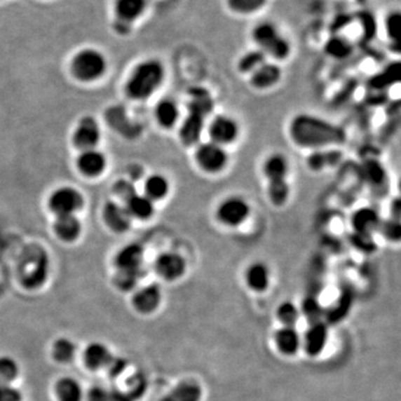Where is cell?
<instances>
[{
    "mask_svg": "<svg viewBox=\"0 0 401 401\" xmlns=\"http://www.w3.org/2000/svg\"><path fill=\"white\" fill-rule=\"evenodd\" d=\"M287 133L293 145L309 151L338 149L347 141V132L336 123L317 115H294L291 118Z\"/></svg>",
    "mask_w": 401,
    "mask_h": 401,
    "instance_id": "6da1fadb",
    "label": "cell"
},
{
    "mask_svg": "<svg viewBox=\"0 0 401 401\" xmlns=\"http://www.w3.org/2000/svg\"><path fill=\"white\" fill-rule=\"evenodd\" d=\"M164 79L165 68L160 60H144L134 68L125 88L132 100H147L160 88Z\"/></svg>",
    "mask_w": 401,
    "mask_h": 401,
    "instance_id": "7a4b0ae2",
    "label": "cell"
},
{
    "mask_svg": "<svg viewBox=\"0 0 401 401\" xmlns=\"http://www.w3.org/2000/svg\"><path fill=\"white\" fill-rule=\"evenodd\" d=\"M252 41L257 48L277 62H283L290 57L292 47L287 37L282 35L279 28L271 22H261L255 25L251 32Z\"/></svg>",
    "mask_w": 401,
    "mask_h": 401,
    "instance_id": "3957f363",
    "label": "cell"
},
{
    "mask_svg": "<svg viewBox=\"0 0 401 401\" xmlns=\"http://www.w3.org/2000/svg\"><path fill=\"white\" fill-rule=\"evenodd\" d=\"M251 215V204L241 196H229L222 198L215 211L217 222L226 229H239L249 220Z\"/></svg>",
    "mask_w": 401,
    "mask_h": 401,
    "instance_id": "277c9868",
    "label": "cell"
},
{
    "mask_svg": "<svg viewBox=\"0 0 401 401\" xmlns=\"http://www.w3.org/2000/svg\"><path fill=\"white\" fill-rule=\"evenodd\" d=\"M196 168L206 175L215 177L223 173L230 163L228 149L212 142H200L193 154Z\"/></svg>",
    "mask_w": 401,
    "mask_h": 401,
    "instance_id": "5b68a950",
    "label": "cell"
},
{
    "mask_svg": "<svg viewBox=\"0 0 401 401\" xmlns=\"http://www.w3.org/2000/svg\"><path fill=\"white\" fill-rule=\"evenodd\" d=\"M106 69V60L102 53L95 49H83L72 62V73L83 81L100 79Z\"/></svg>",
    "mask_w": 401,
    "mask_h": 401,
    "instance_id": "8992f818",
    "label": "cell"
},
{
    "mask_svg": "<svg viewBox=\"0 0 401 401\" xmlns=\"http://www.w3.org/2000/svg\"><path fill=\"white\" fill-rule=\"evenodd\" d=\"M205 130L210 142L225 149L236 144L241 135L239 122L228 114H217L212 117L209 124L206 125Z\"/></svg>",
    "mask_w": 401,
    "mask_h": 401,
    "instance_id": "52a82bcc",
    "label": "cell"
},
{
    "mask_svg": "<svg viewBox=\"0 0 401 401\" xmlns=\"http://www.w3.org/2000/svg\"><path fill=\"white\" fill-rule=\"evenodd\" d=\"M154 269L158 277L164 281H179L187 272L186 259L181 253L166 251L156 258Z\"/></svg>",
    "mask_w": 401,
    "mask_h": 401,
    "instance_id": "ba28073f",
    "label": "cell"
},
{
    "mask_svg": "<svg viewBox=\"0 0 401 401\" xmlns=\"http://www.w3.org/2000/svg\"><path fill=\"white\" fill-rule=\"evenodd\" d=\"M20 283L26 290H39L46 282L48 276V263L46 257L39 255L36 258L25 259L20 266Z\"/></svg>",
    "mask_w": 401,
    "mask_h": 401,
    "instance_id": "9c48e42d",
    "label": "cell"
},
{
    "mask_svg": "<svg viewBox=\"0 0 401 401\" xmlns=\"http://www.w3.org/2000/svg\"><path fill=\"white\" fill-rule=\"evenodd\" d=\"M330 330L325 320L309 323L302 334V350L310 358H318L328 346Z\"/></svg>",
    "mask_w": 401,
    "mask_h": 401,
    "instance_id": "30bf717a",
    "label": "cell"
},
{
    "mask_svg": "<svg viewBox=\"0 0 401 401\" xmlns=\"http://www.w3.org/2000/svg\"><path fill=\"white\" fill-rule=\"evenodd\" d=\"M162 301L163 292L160 285L151 283L134 292L130 299V306L139 315H151L160 309Z\"/></svg>",
    "mask_w": 401,
    "mask_h": 401,
    "instance_id": "8fae6325",
    "label": "cell"
},
{
    "mask_svg": "<svg viewBox=\"0 0 401 401\" xmlns=\"http://www.w3.org/2000/svg\"><path fill=\"white\" fill-rule=\"evenodd\" d=\"M83 196L72 187H62L55 191L48 202L49 209L57 217L74 215L83 208Z\"/></svg>",
    "mask_w": 401,
    "mask_h": 401,
    "instance_id": "7c38bea8",
    "label": "cell"
},
{
    "mask_svg": "<svg viewBox=\"0 0 401 401\" xmlns=\"http://www.w3.org/2000/svg\"><path fill=\"white\" fill-rule=\"evenodd\" d=\"M274 347L280 355L292 358L302 350V334L297 327L280 325L272 336Z\"/></svg>",
    "mask_w": 401,
    "mask_h": 401,
    "instance_id": "4fadbf2b",
    "label": "cell"
},
{
    "mask_svg": "<svg viewBox=\"0 0 401 401\" xmlns=\"http://www.w3.org/2000/svg\"><path fill=\"white\" fill-rule=\"evenodd\" d=\"M114 357L109 346L100 341L90 342L81 353L85 368L92 372H105Z\"/></svg>",
    "mask_w": 401,
    "mask_h": 401,
    "instance_id": "5bb4252c",
    "label": "cell"
},
{
    "mask_svg": "<svg viewBox=\"0 0 401 401\" xmlns=\"http://www.w3.org/2000/svg\"><path fill=\"white\" fill-rule=\"evenodd\" d=\"M143 258V249L137 244H130L125 247L115 257V266L118 270L117 273L139 279Z\"/></svg>",
    "mask_w": 401,
    "mask_h": 401,
    "instance_id": "9a60e30c",
    "label": "cell"
},
{
    "mask_svg": "<svg viewBox=\"0 0 401 401\" xmlns=\"http://www.w3.org/2000/svg\"><path fill=\"white\" fill-rule=\"evenodd\" d=\"M243 280L251 292H266L271 285V269L263 261H253L244 270Z\"/></svg>",
    "mask_w": 401,
    "mask_h": 401,
    "instance_id": "2e32d148",
    "label": "cell"
},
{
    "mask_svg": "<svg viewBox=\"0 0 401 401\" xmlns=\"http://www.w3.org/2000/svg\"><path fill=\"white\" fill-rule=\"evenodd\" d=\"M205 120L204 115L189 109L179 128V140L184 147H196L200 143L202 135L205 132Z\"/></svg>",
    "mask_w": 401,
    "mask_h": 401,
    "instance_id": "e0dca14e",
    "label": "cell"
},
{
    "mask_svg": "<svg viewBox=\"0 0 401 401\" xmlns=\"http://www.w3.org/2000/svg\"><path fill=\"white\" fill-rule=\"evenodd\" d=\"M282 68L277 62H268L257 68L249 75V84L253 90H269L281 81Z\"/></svg>",
    "mask_w": 401,
    "mask_h": 401,
    "instance_id": "ac0fdd59",
    "label": "cell"
},
{
    "mask_svg": "<svg viewBox=\"0 0 401 401\" xmlns=\"http://www.w3.org/2000/svg\"><path fill=\"white\" fill-rule=\"evenodd\" d=\"M204 389L196 379H183L168 389L158 401H202Z\"/></svg>",
    "mask_w": 401,
    "mask_h": 401,
    "instance_id": "d6986e66",
    "label": "cell"
},
{
    "mask_svg": "<svg viewBox=\"0 0 401 401\" xmlns=\"http://www.w3.org/2000/svg\"><path fill=\"white\" fill-rule=\"evenodd\" d=\"M261 171L266 182L287 179L290 174V162L285 154L272 153L263 161Z\"/></svg>",
    "mask_w": 401,
    "mask_h": 401,
    "instance_id": "ffe728a7",
    "label": "cell"
},
{
    "mask_svg": "<svg viewBox=\"0 0 401 401\" xmlns=\"http://www.w3.org/2000/svg\"><path fill=\"white\" fill-rule=\"evenodd\" d=\"M100 126L92 117L83 118L74 134V144L83 151L94 149L96 144L100 142Z\"/></svg>",
    "mask_w": 401,
    "mask_h": 401,
    "instance_id": "44dd1931",
    "label": "cell"
},
{
    "mask_svg": "<svg viewBox=\"0 0 401 401\" xmlns=\"http://www.w3.org/2000/svg\"><path fill=\"white\" fill-rule=\"evenodd\" d=\"M55 398L57 401H84L85 390L76 378L64 376L54 383Z\"/></svg>",
    "mask_w": 401,
    "mask_h": 401,
    "instance_id": "7402d4cb",
    "label": "cell"
},
{
    "mask_svg": "<svg viewBox=\"0 0 401 401\" xmlns=\"http://www.w3.org/2000/svg\"><path fill=\"white\" fill-rule=\"evenodd\" d=\"M342 153L338 149H319L312 151L306 158V166L311 172H323L327 168H334L339 164Z\"/></svg>",
    "mask_w": 401,
    "mask_h": 401,
    "instance_id": "603a6c76",
    "label": "cell"
},
{
    "mask_svg": "<svg viewBox=\"0 0 401 401\" xmlns=\"http://www.w3.org/2000/svg\"><path fill=\"white\" fill-rule=\"evenodd\" d=\"M381 221L377 210L369 208V206L357 210L351 217L353 230L357 233L363 234V236H368L374 230H378Z\"/></svg>",
    "mask_w": 401,
    "mask_h": 401,
    "instance_id": "cb8c5ba5",
    "label": "cell"
},
{
    "mask_svg": "<svg viewBox=\"0 0 401 401\" xmlns=\"http://www.w3.org/2000/svg\"><path fill=\"white\" fill-rule=\"evenodd\" d=\"M149 0H116L115 15L117 20L123 25L132 24L144 14Z\"/></svg>",
    "mask_w": 401,
    "mask_h": 401,
    "instance_id": "d4e9b609",
    "label": "cell"
},
{
    "mask_svg": "<svg viewBox=\"0 0 401 401\" xmlns=\"http://www.w3.org/2000/svg\"><path fill=\"white\" fill-rule=\"evenodd\" d=\"M179 107L171 98H164L155 107V120L164 130H172L179 121Z\"/></svg>",
    "mask_w": 401,
    "mask_h": 401,
    "instance_id": "484cf974",
    "label": "cell"
},
{
    "mask_svg": "<svg viewBox=\"0 0 401 401\" xmlns=\"http://www.w3.org/2000/svg\"><path fill=\"white\" fill-rule=\"evenodd\" d=\"M77 351L79 349L76 344L67 337L56 338L49 349L50 358L58 365H69L73 362L76 359Z\"/></svg>",
    "mask_w": 401,
    "mask_h": 401,
    "instance_id": "4316f807",
    "label": "cell"
},
{
    "mask_svg": "<svg viewBox=\"0 0 401 401\" xmlns=\"http://www.w3.org/2000/svg\"><path fill=\"white\" fill-rule=\"evenodd\" d=\"M130 215H128V210L125 206L120 204L111 203L106 204L104 209V220L106 224L109 225L111 230L115 232H124L128 230L130 225Z\"/></svg>",
    "mask_w": 401,
    "mask_h": 401,
    "instance_id": "83f0119b",
    "label": "cell"
},
{
    "mask_svg": "<svg viewBox=\"0 0 401 401\" xmlns=\"http://www.w3.org/2000/svg\"><path fill=\"white\" fill-rule=\"evenodd\" d=\"M105 165L104 155L94 149L83 151L77 160L79 171L86 177H97L104 171Z\"/></svg>",
    "mask_w": 401,
    "mask_h": 401,
    "instance_id": "f1b7e54d",
    "label": "cell"
},
{
    "mask_svg": "<svg viewBox=\"0 0 401 401\" xmlns=\"http://www.w3.org/2000/svg\"><path fill=\"white\" fill-rule=\"evenodd\" d=\"M325 53L329 57L337 60H347L353 53V45L349 39L339 34H334L325 41Z\"/></svg>",
    "mask_w": 401,
    "mask_h": 401,
    "instance_id": "f546056e",
    "label": "cell"
},
{
    "mask_svg": "<svg viewBox=\"0 0 401 401\" xmlns=\"http://www.w3.org/2000/svg\"><path fill=\"white\" fill-rule=\"evenodd\" d=\"M54 230L60 239L72 242L77 239L81 234V225L79 219L74 215H60L56 219Z\"/></svg>",
    "mask_w": 401,
    "mask_h": 401,
    "instance_id": "4dcf8cb0",
    "label": "cell"
},
{
    "mask_svg": "<svg viewBox=\"0 0 401 401\" xmlns=\"http://www.w3.org/2000/svg\"><path fill=\"white\" fill-rule=\"evenodd\" d=\"M266 198L276 208H282L289 202L291 196L290 183L287 179L266 182Z\"/></svg>",
    "mask_w": 401,
    "mask_h": 401,
    "instance_id": "1f68e13d",
    "label": "cell"
},
{
    "mask_svg": "<svg viewBox=\"0 0 401 401\" xmlns=\"http://www.w3.org/2000/svg\"><path fill=\"white\" fill-rule=\"evenodd\" d=\"M170 193V182L162 174H152L144 183V196L153 202L164 200Z\"/></svg>",
    "mask_w": 401,
    "mask_h": 401,
    "instance_id": "d6a6232c",
    "label": "cell"
},
{
    "mask_svg": "<svg viewBox=\"0 0 401 401\" xmlns=\"http://www.w3.org/2000/svg\"><path fill=\"white\" fill-rule=\"evenodd\" d=\"M125 208L128 210L130 217H136L139 220H147L153 217L155 211L154 202L149 200L147 196H139V194L132 196L126 202Z\"/></svg>",
    "mask_w": 401,
    "mask_h": 401,
    "instance_id": "836d02e7",
    "label": "cell"
},
{
    "mask_svg": "<svg viewBox=\"0 0 401 401\" xmlns=\"http://www.w3.org/2000/svg\"><path fill=\"white\" fill-rule=\"evenodd\" d=\"M353 304V293L348 289L337 300L336 304L329 311H325V320L329 325L340 322L349 313Z\"/></svg>",
    "mask_w": 401,
    "mask_h": 401,
    "instance_id": "e575fe53",
    "label": "cell"
},
{
    "mask_svg": "<svg viewBox=\"0 0 401 401\" xmlns=\"http://www.w3.org/2000/svg\"><path fill=\"white\" fill-rule=\"evenodd\" d=\"M268 60L266 55L261 52L260 49L255 48L247 50L240 56L236 62V69L242 75H247L254 72L257 68L260 67L262 64Z\"/></svg>",
    "mask_w": 401,
    "mask_h": 401,
    "instance_id": "d590c367",
    "label": "cell"
},
{
    "mask_svg": "<svg viewBox=\"0 0 401 401\" xmlns=\"http://www.w3.org/2000/svg\"><path fill=\"white\" fill-rule=\"evenodd\" d=\"M301 310L298 304L293 301H282L281 304L276 309V318L280 322V325H287V327H297L300 321Z\"/></svg>",
    "mask_w": 401,
    "mask_h": 401,
    "instance_id": "8d00e7d4",
    "label": "cell"
},
{
    "mask_svg": "<svg viewBox=\"0 0 401 401\" xmlns=\"http://www.w3.org/2000/svg\"><path fill=\"white\" fill-rule=\"evenodd\" d=\"M400 62H391L380 71V73L374 75L369 81V84L372 85L374 88H385V87L390 86L400 79Z\"/></svg>",
    "mask_w": 401,
    "mask_h": 401,
    "instance_id": "74e56055",
    "label": "cell"
},
{
    "mask_svg": "<svg viewBox=\"0 0 401 401\" xmlns=\"http://www.w3.org/2000/svg\"><path fill=\"white\" fill-rule=\"evenodd\" d=\"M20 376V363L11 355H0V383L14 385Z\"/></svg>",
    "mask_w": 401,
    "mask_h": 401,
    "instance_id": "f35d334b",
    "label": "cell"
},
{
    "mask_svg": "<svg viewBox=\"0 0 401 401\" xmlns=\"http://www.w3.org/2000/svg\"><path fill=\"white\" fill-rule=\"evenodd\" d=\"M268 0H226V6L232 13L238 15H253L262 11Z\"/></svg>",
    "mask_w": 401,
    "mask_h": 401,
    "instance_id": "ab89813d",
    "label": "cell"
},
{
    "mask_svg": "<svg viewBox=\"0 0 401 401\" xmlns=\"http://www.w3.org/2000/svg\"><path fill=\"white\" fill-rule=\"evenodd\" d=\"M300 310L301 315L306 318L309 323L325 320V310L323 309V306H321L320 302L315 297L306 298L302 302Z\"/></svg>",
    "mask_w": 401,
    "mask_h": 401,
    "instance_id": "60d3db41",
    "label": "cell"
},
{
    "mask_svg": "<svg viewBox=\"0 0 401 401\" xmlns=\"http://www.w3.org/2000/svg\"><path fill=\"white\" fill-rule=\"evenodd\" d=\"M355 20H358L362 29L363 37L367 41H372L376 39L378 32V24L376 17L372 13L366 9H361L355 15Z\"/></svg>",
    "mask_w": 401,
    "mask_h": 401,
    "instance_id": "b9f144b4",
    "label": "cell"
},
{
    "mask_svg": "<svg viewBox=\"0 0 401 401\" xmlns=\"http://www.w3.org/2000/svg\"><path fill=\"white\" fill-rule=\"evenodd\" d=\"M401 15L399 11H393L386 16L385 29L388 39L399 52V33H400Z\"/></svg>",
    "mask_w": 401,
    "mask_h": 401,
    "instance_id": "7bdbcfd3",
    "label": "cell"
},
{
    "mask_svg": "<svg viewBox=\"0 0 401 401\" xmlns=\"http://www.w3.org/2000/svg\"><path fill=\"white\" fill-rule=\"evenodd\" d=\"M147 381L142 374H135L128 378L126 387L123 390L130 395L134 400L137 401L144 396L147 391Z\"/></svg>",
    "mask_w": 401,
    "mask_h": 401,
    "instance_id": "ee69618b",
    "label": "cell"
},
{
    "mask_svg": "<svg viewBox=\"0 0 401 401\" xmlns=\"http://www.w3.org/2000/svg\"><path fill=\"white\" fill-rule=\"evenodd\" d=\"M365 174L369 183L372 185H381L385 182V168L377 160H370L365 164Z\"/></svg>",
    "mask_w": 401,
    "mask_h": 401,
    "instance_id": "f6af8a7d",
    "label": "cell"
},
{
    "mask_svg": "<svg viewBox=\"0 0 401 401\" xmlns=\"http://www.w3.org/2000/svg\"><path fill=\"white\" fill-rule=\"evenodd\" d=\"M378 230L381 231L382 236H385L388 241L398 242L400 240L399 220L390 219V220L381 221Z\"/></svg>",
    "mask_w": 401,
    "mask_h": 401,
    "instance_id": "bcb514c9",
    "label": "cell"
},
{
    "mask_svg": "<svg viewBox=\"0 0 401 401\" xmlns=\"http://www.w3.org/2000/svg\"><path fill=\"white\" fill-rule=\"evenodd\" d=\"M128 366V363L126 359L115 355L105 372H107L109 377L111 378V379H117V378H120L124 374Z\"/></svg>",
    "mask_w": 401,
    "mask_h": 401,
    "instance_id": "7dc6e473",
    "label": "cell"
},
{
    "mask_svg": "<svg viewBox=\"0 0 401 401\" xmlns=\"http://www.w3.org/2000/svg\"><path fill=\"white\" fill-rule=\"evenodd\" d=\"M0 401H22V393L14 385L0 383Z\"/></svg>",
    "mask_w": 401,
    "mask_h": 401,
    "instance_id": "c3c4849f",
    "label": "cell"
},
{
    "mask_svg": "<svg viewBox=\"0 0 401 401\" xmlns=\"http://www.w3.org/2000/svg\"><path fill=\"white\" fill-rule=\"evenodd\" d=\"M84 401H109V390L102 386H93L85 391Z\"/></svg>",
    "mask_w": 401,
    "mask_h": 401,
    "instance_id": "681fc988",
    "label": "cell"
},
{
    "mask_svg": "<svg viewBox=\"0 0 401 401\" xmlns=\"http://www.w3.org/2000/svg\"><path fill=\"white\" fill-rule=\"evenodd\" d=\"M355 20V17L353 15L346 14H339L338 16L334 17V22H331L330 27L331 32H332V35L334 34L339 33L340 30L342 28L346 27L348 25L351 24V22Z\"/></svg>",
    "mask_w": 401,
    "mask_h": 401,
    "instance_id": "f907efd6",
    "label": "cell"
},
{
    "mask_svg": "<svg viewBox=\"0 0 401 401\" xmlns=\"http://www.w3.org/2000/svg\"><path fill=\"white\" fill-rule=\"evenodd\" d=\"M115 193H116L118 198L124 200V202H128L132 196L136 194L133 185L125 181L118 182V183L115 185Z\"/></svg>",
    "mask_w": 401,
    "mask_h": 401,
    "instance_id": "816d5d0a",
    "label": "cell"
},
{
    "mask_svg": "<svg viewBox=\"0 0 401 401\" xmlns=\"http://www.w3.org/2000/svg\"><path fill=\"white\" fill-rule=\"evenodd\" d=\"M109 401H135L123 389L109 390Z\"/></svg>",
    "mask_w": 401,
    "mask_h": 401,
    "instance_id": "f5cc1de1",
    "label": "cell"
},
{
    "mask_svg": "<svg viewBox=\"0 0 401 401\" xmlns=\"http://www.w3.org/2000/svg\"><path fill=\"white\" fill-rule=\"evenodd\" d=\"M355 1H357V3H358L359 5H365V4H366L367 1H368V0H355Z\"/></svg>",
    "mask_w": 401,
    "mask_h": 401,
    "instance_id": "db71d44e",
    "label": "cell"
}]
</instances>
